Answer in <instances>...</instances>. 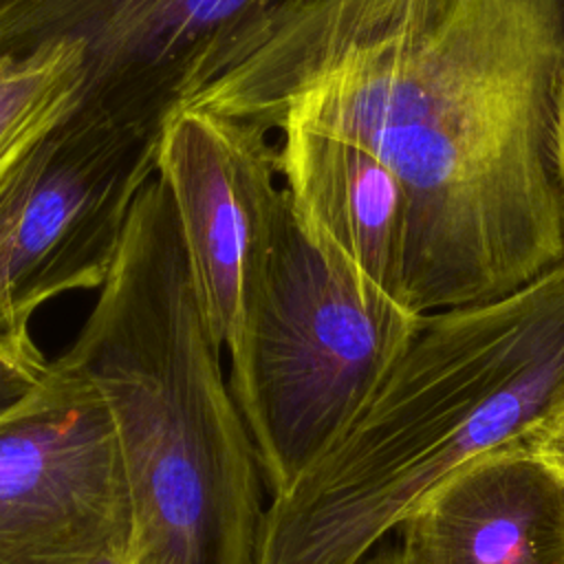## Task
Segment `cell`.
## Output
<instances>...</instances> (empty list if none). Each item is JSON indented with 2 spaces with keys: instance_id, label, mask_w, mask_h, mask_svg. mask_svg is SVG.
Masks as SVG:
<instances>
[{
  "instance_id": "1",
  "label": "cell",
  "mask_w": 564,
  "mask_h": 564,
  "mask_svg": "<svg viewBox=\"0 0 564 564\" xmlns=\"http://www.w3.org/2000/svg\"><path fill=\"white\" fill-rule=\"evenodd\" d=\"M562 90L564 0H289L181 108L375 154L408 205L399 302L423 315L564 262Z\"/></svg>"
},
{
  "instance_id": "2",
  "label": "cell",
  "mask_w": 564,
  "mask_h": 564,
  "mask_svg": "<svg viewBox=\"0 0 564 564\" xmlns=\"http://www.w3.org/2000/svg\"><path fill=\"white\" fill-rule=\"evenodd\" d=\"M562 419L564 262L419 315L359 414L264 509L256 564H359L452 476Z\"/></svg>"
},
{
  "instance_id": "3",
  "label": "cell",
  "mask_w": 564,
  "mask_h": 564,
  "mask_svg": "<svg viewBox=\"0 0 564 564\" xmlns=\"http://www.w3.org/2000/svg\"><path fill=\"white\" fill-rule=\"evenodd\" d=\"M57 361L112 416L132 562L256 564L262 471L156 174L137 194L99 297Z\"/></svg>"
},
{
  "instance_id": "4",
  "label": "cell",
  "mask_w": 564,
  "mask_h": 564,
  "mask_svg": "<svg viewBox=\"0 0 564 564\" xmlns=\"http://www.w3.org/2000/svg\"><path fill=\"white\" fill-rule=\"evenodd\" d=\"M416 322L419 313L315 242L282 187L267 256L227 344L229 392L273 496L350 425Z\"/></svg>"
},
{
  "instance_id": "5",
  "label": "cell",
  "mask_w": 564,
  "mask_h": 564,
  "mask_svg": "<svg viewBox=\"0 0 564 564\" xmlns=\"http://www.w3.org/2000/svg\"><path fill=\"white\" fill-rule=\"evenodd\" d=\"M159 134L73 108L0 181V359L44 375L31 317L68 291L101 289Z\"/></svg>"
},
{
  "instance_id": "6",
  "label": "cell",
  "mask_w": 564,
  "mask_h": 564,
  "mask_svg": "<svg viewBox=\"0 0 564 564\" xmlns=\"http://www.w3.org/2000/svg\"><path fill=\"white\" fill-rule=\"evenodd\" d=\"M132 531L112 416L62 361L0 412V564H95Z\"/></svg>"
},
{
  "instance_id": "7",
  "label": "cell",
  "mask_w": 564,
  "mask_h": 564,
  "mask_svg": "<svg viewBox=\"0 0 564 564\" xmlns=\"http://www.w3.org/2000/svg\"><path fill=\"white\" fill-rule=\"evenodd\" d=\"M289 0H0V55L82 51L75 108L161 137L209 59Z\"/></svg>"
},
{
  "instance_id": "8",
  "label": "cell",
  "mask_w": 564,
  "mask_h": 564,
  "mask_svg": "<svg viewBox=\"0 0 564 564\" xmlns=\"http://www.w3.org/2000/svg\"><path fill=\"white\" fill-rule=\"evenodd\" d=\"M156 176L172 196L209 330L227 346L280 207L275 145L245 121L178 108L159 137Z\"/></svg>"
},
{
  "instance_id": "9",
  "label": "cell",
  "mask_w": 564,
  "mask_h": 564,
  "mask_svg": "<svg viewBox=\"0 0 564 564\" xmlns=\"http://www.w3.org/2000/svg\"><path fill=\"white\" fill-rule=\"evenodd\" d=\"M399 529L401 564H564V480L511 447L452 476Z\"/></svg>"
},
{
  "instance_id": "10",
  "label": "cell",
  "mask_w": 564,
  "mask_h": 564,
  "mask_svg": "<svg viewBox=\"0 0 564 564\" xmlns=\"http://www.w3.org/2000/svg\"><path fill=\"white\" fill-rule=\"evenodd\" d=\"M275 170L308 236L399 302L408 216L399 178L368 150L302 126L280 130Z\"/></svg>"
},
{
  "instance_id": "11",
  "label": "cell",
  "mask_w": 564,
  "mask_h": 564,
  "mask_svg": "<svg viewBox=\"0 0 564 564\" xmlns=\"http://www.w3.org/2000/svg\"><path fill=\"white\" fill-rule=\"evenodd\" d=\"M82 77V51L73 44L0 55V181L75 108Z\"/></svg>"
},
{
  "instance_id": "12",
  "label": "cell",
  "mask_w": 564,
  "mask_h": 564,
  "mask_svg": "<svg viewBox=\"0 0 564 564\" xmlns=\"http://www.w3.org/2000/svg\"><path fill=\"white\" fill-rule=\"evenodd\" d=\"M40 379H42V375L26 372V370L0 359V412L9 410L20 399H24Z\"/></svg>"
},
{
  "instance_id": "13",
  "label": "cell",
  "mask_w": 564,
  "mask_h": 564,
  "mask_svg": "<svg viewBox=\"0 0 564 564\" xmlns=\"http://www.w3.org/2000/svg\"><path fill=\"white\" fill-rule=\"evenodd\" d=\"M564 480V419L549 430L533 447Z\"/></svg>"
},
{
  "instance_id": "14",
  "label": "cell",
  "mask_w": 564,
  "mask_h": 564,
  "mask_svg": "<svg viewBox=\"0 0 564 564\" xmlns=\"http://www.w3.org/2000/svg\"><path fill=\"white\" fill-rule=\"evenodd\" d=\"M95 564H134L130 553V538L112 546L108 553H104Z\"/></svg>"
},
{
  "instance_id": "15",
  "label": "cell",
  "mask_w": 564,
  "mask_h": 564,
  "mask_svg": "<svg viewBox=\"0 0 564 564\" xmlns=\"http://www.w3.org/2000/svg\"><path fill=\"white\" fill-rule=\"evenodd\" d=\"M359 564H401V560L397 549H381V551H370Z\"/></svg>"
},
{
  "instance_id": "16",
  "label": "cell",
  "mask_w": 564,
  "mask_h": 564,
  "mask_svg": "<svg viewBox=\"0 0 564 564\" xmlns=\"http://www.w3.org/2000/svg\"><path fill=\"white\" fill-rule=\"evenodd\" d=\"M557 161H560V178L564 189V90L560 97V117H557Z\"/></svg>"
}]
</instances>
